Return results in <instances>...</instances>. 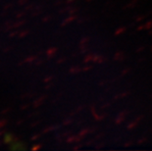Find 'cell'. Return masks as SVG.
Instances as JSON below:
<instances>
[{
  "mask_svg": "<svg viewBox=\"0 0 152 151\" xmlns=\"http://www.w3.org/2000/svg\"><path fill=\"white\" fill-rule=\"evenodd\" d=\"M18 140V137L15 136L14 134L12 133H6L5 136H4V139H3V142L5 144H12L13 142H15V141Z\"/></svg>",
  "mask_w": 152,
  "mask_h": 151,
  "instance_id": "1",
  "label": "cell"
},
{
  "mask_svg": "<svg viewBox=\"0 0 152 151\" xmlns=\"http://www.w3.org/2000/svg\"><path fill=\"white\" fill-rule=\"evenodd\" d=\"M10 149L12 150H24L26 149V145L24 142H21V141H15L12 144H10Z\"/></svg>",
  "mask_w": 152,
  "mask_h": 151,
  "instance_id": "2",
  "label": "cell"
},
{
  "mask_svg": "<svg viewBox=\"0 0 152 151\" xmlns=\"http://www.w3.org/2000/svg\"><path fill=\"white\" fill-rule=\"evenodd\" d=\"M37 59V56H28L27 58L24 60L25 63H30V62H33L34 60Z\"/></svg>",
  "mask_w": 152,
  "mask_h": 151,
  "instance_id": "3",
  "label": "cell"
},
{
  "mask_svg": "<svg viewBox=\"0 0 152 151\" xmlns=\"http://www.w3.org/2000/svg\"><path fill=\"white\" fill-rule=\"evenodd\" d=\"M7 123H8V120H6V119H2V120H0V130H2V128L7 125Z\"/></svg>",
  "mask_w": 152,
  "mask_h": 151,
  "instance_id": "4",
  "label": "cell"
},
{
  "mask_svg": "<svg viewBox=\"0 0 152 151\" xmlns=\"http://www.w3.org/2000/svg\"><path fill=\"white\" fill-rule=\"evenodd\" d=\"M25 23L26 22L23 20V21H19V22H17V23H14L13 25H14V28H20V27H22L23 25H25Z\"/></svg>",
  "mask_w": 152,
  "mask_h": 151,
  "instance_id": "5",
  "label": "cell"
},
{
  "mask_svg": "<svg viewBox=\"0 0 152 151\" xmlns=\"http://www.w3.org/2000/svg\"><path fill=\"white\" fill-rule=\"evenodd\" d=\"M30 34V31H21V33H19V36L20 37H25L27 36V35Z\"/></svg>",
  "mask_w": 152,
  "mask_h": 151,
  "instance_id": "6",
  "label": "cell"
},
{
  "mask_svg": "<svg viewBox=\"0 0 152 151\" xmlns=\"http://www.w3.org/2000/svg\"><path fill=\"white\" fill-rule=\"evenodd\" d=\"M41 100H42V98H39V99H37V100H35L34 102V107H37V106H39L40 103H41Z\"/></svg>",
  "mask_w": 152,
  "mask_h": 151,
  "instance_id": "7",
  "label": "cell"
},
{
  "mask_svg": "<svg viewBox=\"0 0 152 151\" xmlns=\"http://www.w3.org/2000/svg\"><path fill=\"white\" fill-rule=\"evenodd\" d=\"M24 16H25V11H24V12H20L19 14L16 15V18H17V19H20V18H22V17H24Z\"/></svg>",
  "mask_w": 152,
  "mask_h": 151,
  "instance_id": "8",
  "label": "cell"
},
{
  "mask_svg": "<svg viewBox=\"0 0 152 151\" xmlns=\"http://www.w3.org/2000/svg\"><path fill=\"white\" fill-rule=\"evenodd\" d=\"M28 1V0H19V1H18V5H25L26 4V3H27Z\"/></svg>",
  "mask_w": 152,
  "mask_h": 151,
  "instance_id": "9",
  "label": "cell"
},
{
  "mask_svg": "<svg viewBox=\"0 0 152 151\" xmlns=\"http://www.w3.org/2000/svg\"><path fill=\"white\" fill-rule=\"evenodd\" d=\"M13 49V46H8V47H5L4 49H3V52H9V51H11Z\"/></svg>",
  "mask_w": 152,
  "mask_h": 151,
  "instance_id": "10",
  "label": "cell"
},
{
  "mask_svg": "<svg viewBox=\"0 0 152 151\" xmlns=\"http://www.w3.org/2000/svg\"><path fill=\"white\" fill-rule=\"evenodd\" d=\"M19 34V31H12V33L9 34V37H13V36H15V35H17Z\"/></svg>",
  "mask_w": 152,
  "mask_h": 151,
  "instance_id": "11",
  "label": "cell"
},
{
  "mask_svg": "<svg viewBox=\"0 0 152 151\" xmlns=\"http://www.w3.org/2000/svg\"><path fill=\"white\" fill-rule=\"evenodd\" d=\"M9 111H11V108L10 107H8V108H6V109H4V110H2V112H1V114H6V113H8Z\"/></svg>",
  "mask_w": 152,
  "mask_h": 151,
  "instance_id": "12",
  "label": "cell"
},
{
  "mask_svg": "<svg viewBox=\"0 0 152 151\" xmlns=\"http://www.w3.org/2000/svg\"><path fill=\"white\" fill-rule=\"evenodd\" d=\"M40 145L39 144H35V145H34L33 147H31V150H37V149H39L40 148Z\"/></svg>",
  "mask_w": 152,
  "mask_h": 151,
  "instance_id": "13",
  "label": "cell"
},
{
  "mask_svg": "<svg viewBox=\"0 0 152 151\" xmlns=\"http://www.w3.org/2000/svg\"><path fill=\"white\" fill-rule=\"evenodd\" d=\"M28 106H30V104H28V103H26V104H23L22 106H21V110H25V109H27Z\"/></svg>",
  "mask_w": 152,
  "mask_h": 151,
  "instance_id": "14",
  "label": "cell"
},
{
  "mask_svg": "<svg viewBox=\"0 0 152 151\" xmlns=\"http://www.w3.org/2000/svg\"><path fill=\"white\" fill-rule=\"evenodd\" d=\"M12 5H13L12 3H8V4H6V5L4 6V10H5V11H6V10H8V9L10 8Z\"/></svg>",
  "mask_w": 152,
  "mask_h": 151,
  "instance_id": "15",
  "label": "cell"
},
{
  "mask_svg": "<svg viewBox=\"0 0 152 151\" xmlns=\"http://www.w3.org/2000/svg\"><path fill=\"white\" fill-rule=\"evenodd\" d=\"M34 7V4H31V5H28L27 7L25 8V11H28V10H31V8Z\"/></svg>",
  "mask_w": 152,
  "mask_h": 151,
  "instance_id": "16",
  "label": "cell"
},
{
  "mask_svg": "<svg viewBox=\"0 0 152 151\" xmlns=\"http://www.w3.org/2000/svg\"><path fill=\"white\" fill-rule=\"evenodd\" d=\"M38 137H39V134H34V136L31 137V140H35L37 139H38Z\"/></svg>",
  "mask_w": 152,
  "mask_h": 151,
  "instance_id": "17",
  "label": "cell"
},
{
  "mask_svg": "<svg viewBox=\"0 0 152 151\" xmlns=\"http://www.w3.org/2000/svg\"><path fill=\"white\" fill-rule=\"evenodd\" d=\"M6 133V131H4V130H2V131H0V137L1 136H3L4 134Z\"/></svg>",
  "mask_w": 152,
  "mask_h": 151,
  "instance_id": "18",
  "label": "cell"
},
{
  "mask_svg": "<svg viewBox=\"0 0 152 151\" xmlns=\"http://www.w3.org/2000/svg\"><path fill=\"white\" fill-rule=\"evenodd\" d=\"M23 123H24V120H20L19 122H17V126H19V125H21Z\"/></svg>",
  "mask_w": 152,
  "mask_h": 151,
  "instance_id": "19",
  "label": "cell"
},
{
  "mask_svg": "<svg viewBox=\"0 0 152 151\" xmlns=\"http://www.w3.org/2000/svg\"><path fill=\"white\" fill-rule=\"evenodd\" d=\"M38 123H39V122H35V123H34V124H31V128H34V126H37V125Z\"/></svg>",
  "mask_w": 152,
  "mask_h": 151,
  "instance_id": "20",
  "label": "cell"
},
{
  "mask_svg": "<svg viewBox=\"0 0 152 151\" xmlns=\"http://www.w3.org/2000/svg\"><path fill=\"white\" fill-rule=\"evenodd\" d=\"M2 145V141H0V146H1Z\"/></svg>",
  "mask_w": 152,
  "mask_h": 151,
  "instance_id": "21",
  "label": "cell"
}]
</instances>
